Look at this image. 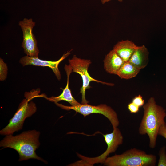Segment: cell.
<instances>
[{"instance_id":"cell-11","label":"cell","mask_w":166,"mask_h":166,"mask_svg":"<svg viewBox=\"0 0 166 166\" xmlns=\"http://www.w3.org/2000/svg\"><path fill=\"white\" fill-rule=\"evenodd\" d=\"M149 53L147 48L144 45L137 46L128 61L140 70L147 65Z\"/></svg>"},{"instance_id":"cell-12","label":"cell","mask_w":166,"mask_h":166,"mask_svg":"<svg viewBox=\"0 0 166 166\" xmlns=\"http://www.w3.org/2000/svg\"><path fill=\"white\" fill-rule=\"evenodd\" d=\"M103 61L105 71L109 73L116 75L124 62L113 49L106 55Z\"/></svg>"},{"instance_id":"cell-8","label":"cell","mask_w":166,"mask_h":166,"mask_svg":"<svg viewBox=\"0 0 166 166\" xmlns=\"http://www.w3.org/2000/svg\"><path fill=\"white\" fill-rule=\"evenodd\" d=\"M23 34V41L22 47L26 55L38 57L39 50L37 46V42L33 32L35 23L32 18H24L18 22Z\"/></svg>"},{"instance_id":"cell-15","label":"cell","mask_w":166,"mask_h":166,"mask_svg":"<svg viewBox=\"0 0 166 166\" xmlns=\"http://www.w3.org/2000/svg\"><path fill=\"white\" fill-rule=\"evenodd\" d=\"M8 68L7 64L3 60L0 58V80L4 81L7 77Z\"/></svg>"},{"instance_id":"cell-1","label":"cell","mask_w":166,"mask_h":166,"mask_svg":"<svg viewBox=\"0 0 166 166\" xmlns=\"http://www.w3.org/2000/svg\"><path fill=\"white\" fill-rule=\"evenodd\" d=\"M40 132L33 130L24 131L16 136L6 135L0 141V146L16 151L19 155V161L34 159L47 164L46 160L38 156L35 152L40 145Z\"/></svg>"},{"instance_id":"cell-17","label":"cell","mask_w":166,"mask_h":166,"mask_svg":"<svg viewBox=\"0 0 166 166\" xmlns=\"http://www.w3.org/2000/svg\"><path fill=\"white\" fill-rule=\"evenodd\" d=\"M132 102L139 107L143 106L144 104V100L140 95L135 97L132 99Z\"/></svg>"},{"instance_id":"cell-7","label":"cell","mask_w":166,"mask_h":166,"mask_svg":"<svg viewBox=\"0 0 166 166\" xmlns=\"http://www.w3.org/2000/svg\"><path fill=\"white\" fill-rule=\"evenodd\" d=\"M69 65L72 69V72L79 74L82 77L83 81L82 85L80 88V93L81 94V104H88L89 102L85 98L86 90L90 88L89 84L91 81L100 83L108 85L113 86V83L101 81L92 77L88 72V68L91 62L90 60L82 59L78 58L76 55H74L70 59H69Z\"/></svg>"},{"instance_id":"cell-6","label":"cell","mask_w":166,"mask_h":166,"mask_svg":"<svg viewBox=\"0 0 166 166\" xmlns=\"http://www.w3.org/2000/svg\"><path fill=\"white\" fill-rule=\"evenodd\" d=\"M57 105L67 110H73L82 114L84 117L90 114L99 113L102 114L109 121L113 128L117 127L119 122L116 112L110 107L106 104H101L94 106L88 104H80L75 106H67L58 103H55Z\"/></svg>"},{"instance_id":"cell-5","label":"cell","mask_w":166,"mask_h":166,"mask_svg":"<svg viewBox=\"0 0 166 166\" xmlns=\"http://www.w3.org/2000/svg\"><path fill=\"white\" fill-rule=\"evenodd\" d=\"M103 135L107 146L106 151L100 156L93 158L86 157L77 153V156L81 159L77 163L88 165H93L96 163H103L107 156L110 154L114 152L119 146L123 143V135L117 127L113 128L112 133Z\"/></svg>"},{"instance_id":"cell-3","label":"cell","mask_w":166,"mask_h":166,"mask_svg":"<svg viewBox=\"0 0 166 166\" xmlns=\"http://www.w3.org/2000/svg\"><path fill=\"white\" fill-rule=\"evenodd\" d=\"M39 90H34L33 92L25 93V98L19 104L18 109L9 120L8 125L0 131L1 135L6 136L13 134L14 132L22 129L25 119L31 116L37 111L36 104L31 100L39 97Z\"/></svg>"},{"instance_id":"cell-10","label":"cell","mask_w":166,"mask_h":166,"mask_svg":"<svg viewBox=\"0 0 166 166\" xmlns=\"http://www.w3.org/2000/svg\"><path fill=\"white\" fill-rule=\"evenodd\" d=\"M64 69L67 74V82L65 88L62 89L63 91L61 94L57 97L52 96L49 98H47L43 95L42 97L45 98L49 101L53 102L55 103H58L61 101H64L69 103L71 106L77 105L80 103L77 101L73 96L71 91L69 87V77L71 73L72 72V69L69 65H65Z\"/></svg>"},{"instance_id":"cell-19","label":"cell","mask_w":166,"mask_h":166,"mask_svg":"<svg viewBox=\"0 0 166 166\" xmlns=\"http://www.w3.org/2000/svg\"><path fill=\"white\" fill-rule=\"evenodd\" d=\"M158 135L162 136L166 139V124L165 121L160 126L158 132Z\"/></svg>"},{"instance_id":"cell-9","label":"cell","mask_w":166,"mask_h":166,"mask_svg":"<svg viewBox=\"0 0 166 166\" xmlns=\"http://www.w3.org/2000/svg\"><path fill=\"white\" fill-rule=\"evenodd\" d=\"M72 50L68 51L63 54L62 57L56 61L44 60L39 59L38 57H30L27 55L21 58L19 62L21 65L24 66L29 65L37 66H46L51 68L57 79L60 80L61 78L60 72L58 69L59 63L68 57L70 54Z\"/></svg>"},{"instance_id":"cell-13","label":"cell","mask_w":166,"mask_h":166,"mask_svg":"<svg viewBox=\"0 0 166 166\" xmlns=\"http://www.w3.org/2000/svg\"><path fill=\"white\" fill-rule=\"evenodd\" d=\"M137 46L133 42L128 40L118 42L113 49L125 62L129 61Z\"/></svg>"},{"instance_id":"cell-14","label":"cell","mask_w":166,"mask_h":166,"mask_svg":"<svg viewBox=\"0 0 166 166\" xmlns=\"http://www.w3.org/2000/svg\"><path fill=\"white\" fill-rule=\"evenodd\" d=\"M140 70L128 61L124 62L118 71L117 75L121 79H128L135 77Z\"/></svg>"},{"instance_id":"cell-20","label":"cell","mask_w":166,"mask_h":166,"mask_svg":"<svg viewBox=\"0 0 166 166\" xmlns=\"http://www.w3.org/2000/svg\"><path fill=\"white\" fill-rule=\"evenodd\" d=\"M102 4H104L111 0H100ZM120 2H122L123 0H117Z\"/></svg>"},{"instance_id":"cell-16","label":"cell","mask_w":166,"mask_h":166,"mask_svg":"<svg viewBox=\"0 0 166 166\" xmlns=\"http://www.w3.org/2000/svg\"><path fill=\"white\" fill-rule=\"evenodd\" d=\"M166 147L164 146L161 147L159 151V159L157 166H166V153L165 151Z\"/></svg>"},{"instance_id":"cell-18","label":"cell","mask_w":166,"mask_h":166,"mask_svg":"<svg viewBox=\"0 0 166 166\" xmlns=\"http://www.w3.org/2000/svg\"><path fill=\"white\" fill-rule=\"evenodd\" d=\"M139 108L140 107L132 102L129 103L128 105V108L130 113H138L139 110Z\"/></svg>"},{"instance_id":"cell-2","label":"cell","mask_w":166,"mask_h":166,"mask_svg":"<svg viewBox=\"0 0 166 166\" xmlns=\"http://www.w3.org/2000/svg\"><path fill=\"white\" fill-rule=\"evenodd\" d=\"M143 106L144 115L140 124L139 132L141 135H148L149 146L154 148L156 146L159 128L165 121V110L156 104L153 97H150Z\"/></svg>"},{"instance_id":"cell-4","label":"cell","mask_w":166,"mask_h":166,"mask_svg":"<svg viewBox=\"0 0 166 166\" xmlns=\"http://www.w3.org/2000/svg\"><path fill=\"white\" fill-rule=\"evenodd\" d=\"M156 162L155 155L133 148L122 154L107 157L103 164L107 166H154Z\"/></svg>"}]
</instances>
